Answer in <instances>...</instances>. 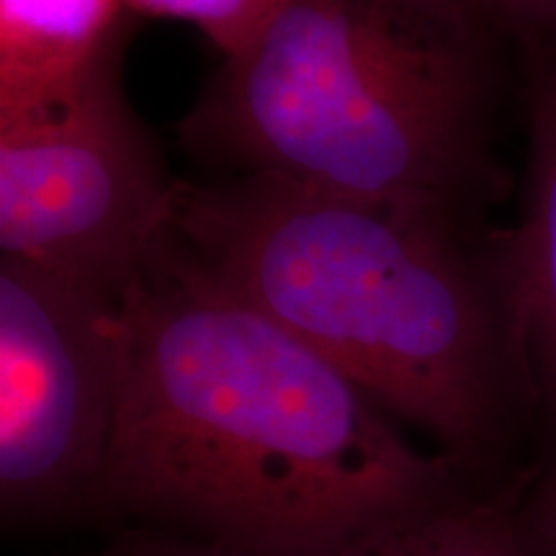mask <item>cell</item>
Returning <instances> with one entry per match:
<instances>
[{"label": "cell", "mask_w": 556, "mask_h": 556, "mask_svg": "<svg viewBox=\"0 0 556 556\" xmlns=\"http://www.w3.org/2000/svg\"><path fill=\"white\" fill-rule=\"evenodd\" d=\"M520 503L523 495L479 486L430 520L394 556H526Z\"/></svg>", "instance_id": "ba28073f"}, {"label": "cell", "mask_w": 556, "mask_h": 556, "mask_svg": "<svg viewBox=\"0 0 556 556\" xmlns=\"http://www.w3.org/2000/svg\"><path fill=\"white\" fill-rule=\"evenodd\" d=\"M137 18H168L204 34L222 58H235L266 29L283 0H124Z\"/></svg>", "instance_id": "9c48e42d"}, {"label": "cell", "mask_w": 556, "mask_h": 556, "mask_svg": "<svg viewBox=\"0 0 556 556\" xmlns=\"http://www.w3.org/2000/svg\"><path fill=\"white\" fill-rule=\"evenodd\" d=\"M129 368L86 513L255 556H392L484 486L168 232L129 289Z\"/></svg>", "instance_id": "6da1fadb"}, {"label": "cell", "mask_w": 556, "mask_h": 556, "mask_svg": "<svg viewBox=\"0 0 556 556\" xmlns=\"http://www.w3.org/2000/svg\"><path fill=\"white\" fill-rule=\"evenodd\" d=\"M129 289L0 258L5 528L86 513L127 381Z\"/></svg>", "instance_id": "5b68a950"}, {"label": "cell", "mask_w": 556, "mask_h": 556, "mask_svg": "<svg viewBox=\"0 0 556 556\" xmlns=\"http://www.w3.org/2000/svg\"><path fill=\"white\" fill-rule=\"evenodd\" d=\"M528 62V152L520 212L507 225L539 415L556 446V54ZM556 456V448H554Z\"/></svg>", "instance_id": "8992f818"}, {"label": "cell", "mask_w": 556, "mask_h": 556, "mask_svg": "<svg viewBox=\"0 0 556 556\" xmlns=\"http://www.w3.org/2000/svg\"><path fill=\"white\" fill-rule=\"evenodd\" d=\"M124 0H0V101L62 86L127 50Z\"/></svg>", "instance_id": "52a82bcc"}, {"label": "cell", "mask_w": 556, "mask_h": 556, "mask_svg": "<svg viewBox=\"0 0 556 556\" xmlns=\"http://www.w3.org/2000/svg\"><path fill=\"white\" fill-rule=\"evenodd\" d=\"M505 45L469 0H283L180 142L238 173L484 212Z\"/></svg>", "instance_id": "3957f363"}, {"label": "cell", "mask_w": 556, "mask_h": 556, "mask_svg": "<svg viewBox=\"0 0 556 556\" xmlns=\"http://www.w3.org/2000/svg\"><path fill=\"white\" fill-rule=\"evenodd\" d=\"M168 235L471 475L539 415L507 227L484 212L238 173L178 180Z\"/></svg>", "instance_id": "7a4b0ae2"}, {"label": "cell", "mask_w": 556, "mask_h": 556, "mask_svg": "<svg viewBox=\"0 0 556 556\" xmlns=\"http://www.w3.org/2000/svg\"><path fill=\"white\" fill-rule=\"evenodd\" d=\"M526 556H556V456L520 503Z\"/></svg>", "instance_id": "30bf717a"}, {"label": "cell", "mask_w": 556, "mask_h": 556, "mask_svg": "<svg viewBox=\"0 0 556 556\" xmlns=\"http://www.w3.org/2000/svg\"><path fill=\"white\" fill-rule=\"evenodd\" d=\"M513 47L523 54H556V0H520Z\"/></svg>", "instance_id": "8fae6325"}, {"label": "cell", "mask_w": 556, "mask_h": 556, "mask_svg": "<svg viewBox=\"0 0 556 556\" xmlns=\"http://www.w3.org/2000/svg\"><path fill=\"white\" fill-rule=\"evenodd\" d=\"M122 60L0 101V258L129 289L165 238L178 180L129 106Z\"/></svg>", "instance_id": "277c9868"}, {"label": "cell", "mask_w": 556, "mask_h": 556, "mask_svg": "<svg viewBox=\"0 0 556 556\" xmlns=\"http://www.w3.org/2000/svg\"><path fill=\"white\" fill-rule=\"evenodd\" d=\"M469 3L490 21L492 29H495L507 45H513V31H516L520 0H469Z\"/></svg>", "instance_id": "4fadbf2b"}, {"label": "cell", "mask_w": 556, "mask_h": 556, "mask_svg": "<svg viewBox=\"0 0 556 556\" xmlns=\"http://www.w3.org/2000/svg\"><path fill=\"white\" fill-rule=\"evenodd\" d=\"M116 556H255L238 552V548H227L219 544H208L201 539H178V541H163V544H150L144 548H131L127 554Z\"/></svg>", "instance_id": "7c38bea8"}]
</instances>
